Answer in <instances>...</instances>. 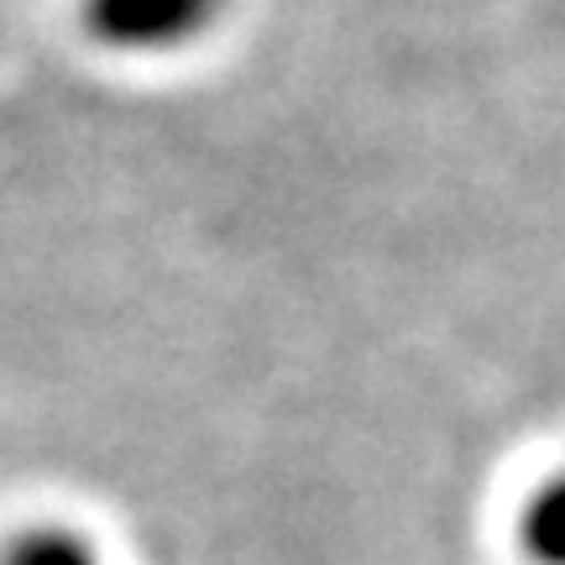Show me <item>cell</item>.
<instances>
[{
    "mask_svg": "<svg viewBox=\"0 0 565 565\" xmlns=\"http://www.w3.org/2000/svg\"><path fill=\"white\" fill-rule=\"evenodd\" d=\"M519 550L529 555V565H565V471H555L524 498Z\"/></svg>",
    "mask_w": 565,
    "mask_h": 565,
    "instance_id": "2",
    "label": "cell"
},
{
    "mask_svg": "<svg viewBox=\"0 0 565 565\" xmlns=\"http://www.w3.org/2000/svg\"><path fill=\"white\" fill-rule=\"evenodd\" d=\"M6 565H100V555L74 529H26L6 550Z\"/></svg>",
    "mask_w": 565,
    "mask_h": 565,
    "instance_id": "3",
    "label": "cell"
},
{
    "mask_svg": "<svg viewBox=\"0 0 565 565\" xmlns=\"http://www.w3.org/2000/svg\"><path fill=\"white\" fill-rule=\"evenodd\" d=\"M225 0H84V26L116 53H173L204 38Z\"/></svg>",
    "mask_w": 565,
    "mask_h": 565,
    "instance_id": "1",
    "label": "cell"
}]
</instances>
